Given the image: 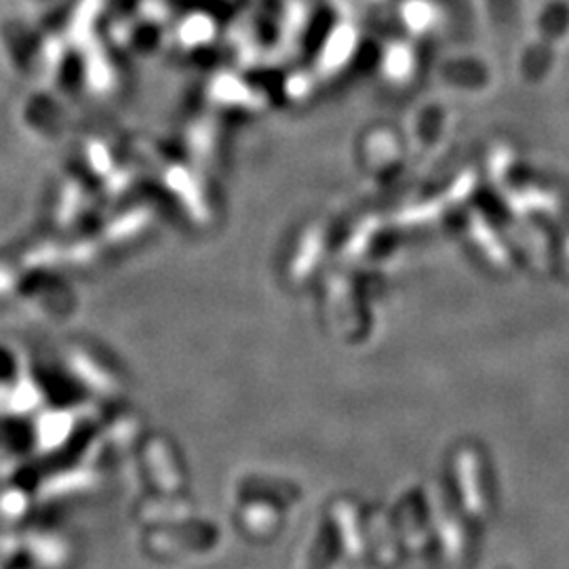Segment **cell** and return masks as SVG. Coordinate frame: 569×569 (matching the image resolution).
<instances>
[{
	"mask_svg": "<svg viewBox=\"0 0 569 569\" xmlns=\"http://www.w3.org/2000/svg\"><path fill=\"white\" fill-rule=\"evenodd\" d=\"M34 542L37 545L32 547V550L37 552V557H41L42 563L56 566L60 561L61 555H63L60 542H56L51 538H34Z\"/></svg>",
	"mask_w": 569,
	"mask_h": 569,
	"instance_id": "obj_8",
	"label": "cell"
},
{
	"mask_svg": "<svg viewBox=\"0 0 569 569\" xmlns=\"http://www.w3.org/2000/svg\"><path fill=\"white\" fill-rule=\"evenodd\" d=\"M244 526L256 533H268L277 528L279 512L268 505H253L247 507L243 515Z\"/></svg>",
	"mask_w": 569,
	"mask_h": 569,
	"instance_id": "obj_6",
	"label": "cell"
},
{
	"mask_svg": "<svg viewBox=\"0 0 569 569\" xmlns=\"http://www.w3.org/2000/svg\"><path fill=\"white\" fill-rule=\"evenodd\" d=\"M430 517H432V523H435V529L439 533V540L443 545L446 555L449 559H458L460 552H462V547H465V536H462L458 517L441 500V496L439 498L435 496V500L430 502Z\"/></svg>",
	"mask_w": 569,
	"mask_h": 569,
	"instance_id": "obj_1",
	"label": "cell"
},
{
	"mask_svg": "<svg viewBox=\"0 0 569 569\" xmlns=\"http://www.w3.org/2000/svg\"><path fill=\"white\" fill-rule=\"evenodd\" d=\"M369 536H371V545H373V552L376 557L382 561V563H395L397 561V545H395V538L390 533L388 528V521L385 519V515H373L371 521H369Z\"/></svg>",
	"mask_w": 569,
	"mask_h": 569,
	"instance_id": "obj_5",
	"label": "cell"
},
{
	"mask_svg": "<svg viewBox=\"0 0 569 569\" xmlns=\"http://www.w3.org/2000/svg\"><path fill=\"white\" fill-rule=\"evenodd\" d=\"M333 519L338 523L340 545L350 557H361L363 552V536L359 528V515L357 509L348 502H340L333 507Z\"/></svg>",
	"mask_w": 569,
	"mask_h": 569,
	"instance_id": "obj_3",
	"label": "cell"
},
{
	"mask_svg": "<svg viewBox=\"0 0 569 569\" xmlns=\"http://www.w3.org/2000/svg\"><path fill=\"white\" fill-rule=\"evenodd\" d=\"M399 533L409 552H422L427 549V528L422 510L416 507V502H407L406 507L399 510Z\"/></svg>",
	"mask_w": 569,
	"mask_h": 569,
	"instance_id": "obj_4",
	"label": "cell"
},
{
	"mask_svg": "<svg viewBox=\"0 0 569 569\" xmlns=\"http://www.w3.org/2000/svg\"><path fill=\"white\" fill-rule=\"evenodd\" d=\"M460 489H462V500L465 509L470 517V521L479 523L486 517V498L481 489V479H479V468L475 462V456L465 453L460 458Z\"/></svg>",
	"mask_w": 569,
	"mask_h": 569,
	"instance_id": "obj_2",
	"label": "cell"
},
{
	"mask_svg": "<svg viewBox=\"0 0 569 569\" xmlns=\"http://www.w3.org/2000/svg\"><path fill=\"white\" fill-rule=\"evenodd\" d=\"M336 557H338V542L329 533H323L310 557L308 569H333Z\"/></svg>",
	"mask_w": 569,
	"mask_h": 569,
	"instance_id": "obj_7",
	"label": "cell"
}]
</instances>
